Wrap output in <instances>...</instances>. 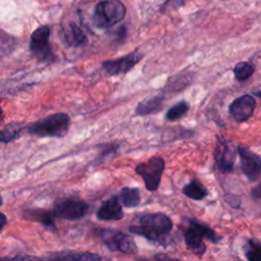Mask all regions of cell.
I'll use <instances>...</instances> for the list:
<instances>
[{
    "label": "cell",
    "instance_id": "3957f363",
    "mask_svg": "<svg viewBox=\"0 0 261 261\" xmlns=\"http://www.w3.org/2000/svg\"><path fill=\"white\" fill-rule=\"evenodd\" d=\"M69 124V116L64 112H59L28 124L25 130L38 138H62L67 134Z\"/></svg>",
    "mask_w": 261,
    "mask_h": 261
},
{
    "label": "cell",
    "instance_id": "4dcf8cb0",
    "mask_svg": "<svg viewBox=\"0 0 261 261\" xmlns=\"http://www.w3.org/2000/svg\"><path fill=\"white\" fill-rule=\"evenodd\" d=\"M2 116H3V109H2L1 106H0V119L2 118Z\"/></svg>",
    "mask_w": 261,
    "mask_h": 261
},
{
    "label": "cell",
    "instance_id": "7c38bea8",
    "mask_svg": "<svg viewBox=\"0 0 261 261\" xmlns=\"http://www.w3.org/2000/svg\"><path fill=\"white\" fill-rule=\"evenodd\" d=\"M256 108V100L252 95L245 94L236 98L228 106V111L237 122H245L250 119Z\"/></svg>",
    "mask_w": 261,
    "mask_h": 261
},
{
    "label": "cell",
    "instance_id": "ac0fdd59",
    "mask_svg": "<svg viewBox=\"0 0 261 261\" xmlns=\"http://www.w3.org/2000/svg\"><path fill=\"white\" fill-rule=\"evenodd\" d=\"M23 124L20 122H10L0 130V143H10L18 139L23 130Z\"/></svg>",
    "mask_w": 261,
    "mask_h": 261
},
{
    "label": "cell",
    "instance_id": "30bf717a",
    "mask_svg": "<svg viewBox=\"0 0 261 261\" xmlns=\"http://www.w3.org/2000/svg\"><path fill=\"white\" fill-rule=\"evenodd\" d=\"M89 209V205L81 200L74 198H68L59 202L52 213L55 218H61L64 220H77L83 218Z\"/></svg>",
    "mask_w": 261,
    "mask_h": 261
},
{
    "label": "cell",
    "instance_id": "ba28073f",
    "mask_svg": "<svg viewBox=\"0 0 261 261\" xmlns=\"http://www.w3.org/2000/svg\"><path fill=\"white\" fill-rule=\"evenodd\" d=\"M101 240L110 251L129 255L135 254L138 251L134 239L119 230L103 229L101 231Z\"/></svg>",
    "mask_w": 261,
    "mask_h": 261
},
{
    "label": "cell",
    "instance_id": "7402d4cb",
    "mask_svg": "<svg viewBox=\"0 0 261 261\" xmlns=\"http://www.w3.org/2000/svg\"><path fill=\"white\" fill-rule=\"evenodd\" d=\"M245 257L249 261H261V242L255 238L248 239L244 246Z\"/></svg>",
    "mask_w": 261,
    "mask_h": 261
},
{
    "label": "cell",
    "instance_id": "e0dca14e",
    "mask_svg": "<svg viewBox=\"0 0 261 261\" xmlns=\"http://www.w3.org/2000/svg\"><path fill=\"white\" fill-rule=\"evenodd\" d=\"M48 259H62V260H101L98 254L90 252H59L51 254L47 257Z\"/></svg>",
    "mask_w": 261,
    "mask_h": 261
},
{
    "label": "cell",
    "instance_id": "9c48e42d",
    "mask_svg": "<svg viewBox=\"0 0 261 261\" xmlns=\"http://www.w3.org/2000/svg\"><path fill=\"white\" fill-rule=\"evenodd\" d=\"M238 154L242 172L250 181H256L261 176V157L248 146L238 145Z\"/></svg>",
    "mask_w": 261,
    "mask_h": 261
},
{
    "label": "cell",
    "instance_id": "1f68e13d",
    "mask_svg": "<svg viewBox=\"0 0 261 261\" xmlns=\"http://www.w3.org/2000/svg\"><path fill=\"white\" fill-rule=\"evenodd\" d=\"M2 204H3V199H2V197L0 196V206H2Z\"/></svg>",
    "mask_w": 261,
    "mask_h": 261
},
{
    "label": "cell",
    "instance_id": "cb8c5ba5",
    "mask_svg": "<svg viewBox=\"0 0 261 261\" xmlns=\"http://www.w3.org/2000/svg\"><path fill=\"white\" fill-rule=\"evenodd\" d=\"M189 110H190V103L187 102L186 100H181L167 110L165 114V119L168 121H176L180 119L182 116H185V114Z\"/></svg>",
    "mask_w": 261,
    "mask_h": 261
},
{
    "label": "cell",
    "instance_id": "5b68a950",
    "mask_svg": "<svg viewBox=\"0 0 261 261\" xmlns=\"http://www.w3.org/2000/svg\"><path fill=\"white\" fill-rule=\"evenodd\" d=\"M164 169V159L159 156H153L148 161L139 163L135 167V172L143 178L146 189L150 192H154L160 185Z\"/></svg>",
    "mask_w": 261,
    "mask_h": 261
},
{
    "label": "cell",
    "instance_id": "f546056e",
    "mask_svg": "<svg viewBox=\"0 0 261 261\" xmlns=\"http://www.w3.org/2000/svg\"><path fill=\"white\" fill-rule=\"evenodd\" d=\"M254 96H256V97H258V98L261 99V90L254 92Z\"/></svg>",
    "mask_w": 261,
    "mask_h": 261
},
{
    "label": "cell",
    "instance_id": "4316f807",
    "mask_svg": "<svg viewBox=\"0 0 261 261\" xmlns=\"http://www.w3.org/2000/svg\"><path fill=\"white\" fill-rule=\"evenodd\" d=\"M251 197L253 199H261V182L251 190Z\"/></svg>",
    "mask_w": 261,
    "mask_h": 261
},
{
    "label": "cell",
    "instance_id": "8fae6325",
    "mask_svg": "<svg viewBox=\"0 0 261 261\" xmlns=\"http://www.w3.org/2000/svg\"><path fill=\"white\" fill-rule=\"evenodd\" d=\"M143 57L144 54L139 50H136L118 59L103 61L101 65L109 75H118L129 71L143 59Z\"/></svg>",
    "mask_w": 261,
    "mask_h": 261
},
{
    "label": "cell",
    "instance_id": "7a4b0ae2",
    "mask_svg": "<svg viewBox=\"0 0 261 261\" xmlns=\"http://www.w3.org/2000/svg\"><path fill=\"white\" fill-rule=\"evenodd\" d=\"M186 221L188 225L184 232L185 244L198 257H202L206 252V245L203 242L204 239L213 244H219L222 240V236L218 234L206 223L195 218H187Z\"/></svg>",
    "mask_w": 261,
    "mask_h": 261
},
{
    "label": "cell",
    "instance_id": "9a60e30c",
    "mask_svg": "<svg viewBox=\"0 0 261 261\" xmlns=\"http://www.w3.org/2000/svg\"><path fill=\"white\" fill-rule=\"evenodd\" d=\"M164 97H165L164 94L161 93L149 99L141 101L136 107V110H135L136 115H148V114H154L159 112L163 107Z\"/></svg>",
    "mask_w": 261,
    "mask_h": 261
},
{
    "label": "cell",
    "instance_id": "44dd1931",
    "mask_svg": "<svg viewBox=\"0 0 261 261\" xmlns=\"http://www.w3.org/2000/svg\"><path fill=\"white\" fill-rule=\"evenodd\" d=\"M65 39L67 44L73 47L83 46L87 42V36L80 29V27L74 22L69 23V29L65 35Z\"/></svg>",
    "mask_w": 261,
    "mask_h": 261
},
{
    "label": "cell",
    "instance_id": "484cf974",
    "mask_svg": "<svg viewBox=\"0 0 261 261\" xmlns=\"http://www.w3.org/2000/svg\"><path fill=\"white\" fill-rule=\"evenodd\" d=\"M225 201L231 206V207H240V203H241V200L239 197L234 196V195H226L225 196Z\"/></svg>",
    "mask_w": 261,
    "mask_h": 261
},
{
    "label": "cell",
    "instance_id": "277c9868",
    "mask_svg": "<svg viewBox=\"0 0 261 261\" xmlns=\"http://www.w3.org/2000/svg\"><path fill=\"white\" fill-rule=\"evenodd\" d=\"M125 12V6L121 1L102 0L95 7L93 23L98 29H110L124 18Z\"/></svg>",
    "mask_w": 261,
    "mask_h": 261
},
{
    "label": "cell",
    "instance_id": "f1b7e54d",
    "mask_svg": "<svg viewBox=\"0 0 261 261\" xmlns=\"http://www.w3.org/2000/svg\"><path fill=\"white\" fill-rule=\"evenodd\" d=\"M154 258H155V259H157V260H161V259H170V257H169V256H167V255H163V254L155 255V256H154Z\"/></svg>",
    "mask_w": 261,
    "mask_h": 261
},
{
    "label": "cell",
    "instance_id": "ffe728a7",
    "mask_svg": "<svg viewBox=\"0 0 261 261\" xmlns=\"http://www.w3.org/2000/svg\"><path fill=\"white\" fill-rule=\"evenodd\" d=\"M119 199L126 208L137 207L141 202V194L137 188H123L120 191Z\"/></svg>",
    "mask_w": 261,
    "mask_h": 261
},
{
    "label": "cell",
    "instance_id": "8992f818",
    "mask_svg": "<svg viewBox=\"0 0 261 261\" xmlns=\"http://www.w3.org/2000/svg\"><path fill=\"white\" fill-rule=\"evenodd\" d=\"M49 37L50 28L48 25L39 27L31 35L30 50L40 62L52 63L56 59L49 44Z\"/></svg>",
    "mask_w": 261,
    "mask_h": 261
},
{
    "label": "cell",
    "instance_id": "2e32d148",
    "mask_svg": "<svg viewBox=\"0 0 261 261\" xmlns=\"http://www.w3.org/2000/svg\"><path fill=\"white\" fill-rule=\"evenodd\" d=\"M182 194L192 200H202L208 196V190L206 187L197 179H192L190 182L184 186L181 189Z\"/></svg>",
    "mask_w": 261,
    "mask_h": 261
},
{
    "label": "cell",
    "instance_id": "d4e9b609",
    "mask_svg": "<svg viewBox=\"0 0 261 261\" xmlns=\"http://www.w3.org/2000/svg\"><path fill=\"white\" fill-rule=\"evenodd\" d=\"M117 149H118L117 145H115V146H109V148L105 149L103 152H101V153L99 154V159H100V161H103L104 159H110V155H115Z\"/></svg>",
    "mask_w": 261,
    "mask_h": 261
},
{
    "label": "cell",
    "instance_id": "52a82bcc",
    "mask_svg": "<svg viewBox=\"0 0 261 261\" xmlns=\"http://www.w3.org/2000/svg\"><path fill=\"white\" fill-rule=\"evenodd\" d=\"M237 152V146H234L230 141L217 137L213 157L216 166L221 173H229L233 170Z\"/></svg>",
    "mask_w": 261,
    "mask_h": 261
},
{
    "label": "cell",
    "instance_id": "6da1fadb",
    "mask_svg": "<svg viewBox=\"0 0 261 261\" xmlns=\"http://www.w3.org/2000/svg\"><path fill=\"white\" fill-rule=\"evenodd\" d=\"M173 227L172 220L162 212L146 213L139 219L138 225H130L129 231L144 237L150 242L161 245L167 244L169 233Z\"/></svg>",
    "mask_w": 261,
    "mask_h": 261
},
{
    "label": "cell",
    "instance_id": "83f0119b",
    "mask_svg": "<svg viewBox=\"0 0 261 261\" xmlns=\"http://www.w3.org/2000/svg\"><path fill=\"white\" fill-rule=\"evenodd\" d=\"M6 224H7V216L4 213L0 212V231L3 229V227Z\"/></svg>",
    "mask_w": 261,
    "mask_h": 261
},
{
    "label": "cell",
    "instance_id": "d6986e66",
    "mask_svg": "<svg viewBox=\"0 0 261 261\" xmlns=\"http://www.w3.org/2000/svg\"><path fill=\"white\" fill-rule=\"evenodd\" d=\"M194 77V72H188V73H184V74H178L175 75L173 77H171L165 86V91H182V89H185L187 86H189Z\"/></svg>",
    "mask_w": 261,
    "mask_h": 261
},
{
    "label": "cell",
    "instance_id": "4fadbf2b",
    "mask_svg": "<svg viewBox=\"0 0 261 261\" xmlns=\"http://www.w3.org/2000/svg\"><path fill=\"white\" fill-rule=\"evenodd\" d=\"M96 217L100 220H120L123 217L122 207L117 196H112L100 206L96 213Z\"/></svg>",
    "mask_w": 261,
    "mask_h": 261
},
{
    "label": "cell",
    "instance_id": "5bb4252c",
    "mask_svg": "<svg viewBox=\"0 0 261 261\" xmlns=\"http://www.w3.org/2000/svg\"><path fill=\"white\" fill-rule=\"evenodd\" d=\"M22 217L27 220L35 221L40 224H42L46 229H50L52 231L56 230V224H55V217L52 213V211H48L45 209L35 208V209H27Z\"/></svg>",
    "mask_w": 261,
    "mask_h": 261
},
{
    "label": "cell",
    "instance_id": "603a6c76",
    "mask_svg": "<svg viewBox=\"0 0 261 261\" xmlns=\"http://www.w3.org/2000/svg\"><path fill=\"white\" fill-rule=\"evenodd\" d=\"M255 71V66L253 63L248 61H242L234 65L233 67V75L237 81L245 82L249 80Z\"/></svg>",
    "mask_w": 261,
    "mask_h": 261
}]
</instances>
